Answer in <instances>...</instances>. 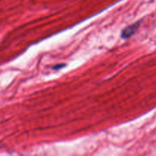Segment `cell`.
<instances>
[{"mask_svg":"<svg viewBox=\"0 0 156 156\" xmlns=\"http://www.w3.org/2000/svg\"><path fill=\"white\" fill-rule=\"evenodd\" d=\"M140 25V21H137V22L134 23V24H131V25L128 26V27H125L122 31V37L123 39H127L134 35V34L139 29V27Z\"/></svg>","mask_w":156,"mask_h":156,"instance_id":"1","label":"cell"}]
</instances>
